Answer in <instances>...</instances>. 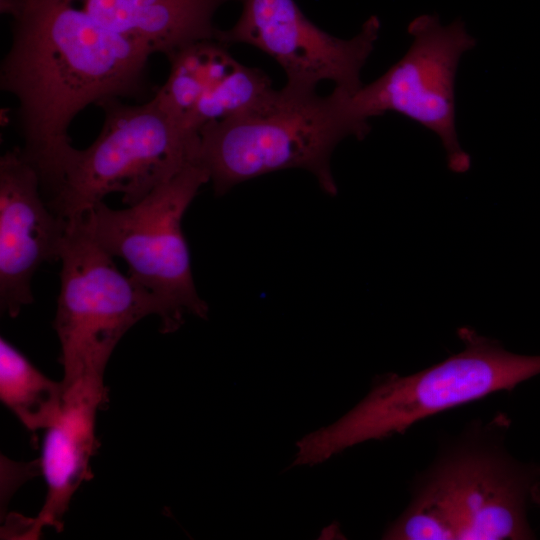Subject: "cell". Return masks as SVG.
Masks as SVG:
<instances>
[{
    "label": "cell",
    "mask_w": 540,
    "mask_h": 540,
    "mask_svg": "<svg viewBox=\"0 0 540 540\" xmlns=\"http://www.w3.org/2000/svg\"><path fill=\"white\" fill-rule=\"evenodd\" d=\"M0 10L12 18L0 88L17 100L20 150L46 196L73 148V119L105 99L145 97L153 53L66 0H0Z\"/></svg>",
    "instance_id": "1"
},
{
    "label": "cell",
    "mask_w": 540,
    "mask_h": 540,
    "mask_svg": "<svg viewBox=\"0 0 540 540\" xmlns=\"http://www.w3.org/2000/svg\"><path fill=\"white\" fill-rule=\"evenodd\" d=\"M510 420L468 423L444 440L411 485L410 501L382 534L388 540H529L528 503L540 463L511 455Z\"/></svg>",
    "instance_id": "2"
},
{
    "label": "cell",
    "mask_w": 540,
    "mask_h": 540,
    "mask_svg": "<svg viewBox=\"0 0 540 540\" xmlns=\"http://www.w3.org/2000/svg\"><path fill=\"white\" fill-rule=\"evenodd\" d=\"M464 348L410 375L377 376L369 393L336 422L296 443L293 465H315L354 445L404 433L438 413L481 400L540 375V355L510 352L473 328L457 331Z\"/></svg>",
    "instance_id": "3"
},
{
    "label": "cell",
    "mask_w": 540,
    "mask_h": 540,
    "mask_svg": "<svg viewBox=\"0 0 540 540\" xmlns=\"http://www.w3.org/2000/svg\"><path fill=\"white\" fill-rule=\"evenodd\" d=\"M349 136L365 138L337 90L320 96L284 86L247 112L203 126L198 162L217 196L244 181L290 168L309 171L325 193L335 196L330 160Z\"/></svg>",
    "instance_id": "4"
},
{
    "label": "cell",
    "mask_w": 540,
    "mask_h": 540,
    "mask_svg": "<svg viewBox=\"0 0 540 540\" xmlns=\"http://www.w3.org/2000/svg\"><path fill=\"white\" fill-rule=\"evenodd\" d=\"M102 128L85 149L72 148L45 199L66 221L80 217L111 193L132 205L186 166L199 163V133L179 124L152 96L138 105L109 98L97 104Z\"/></svg>",
    "instance_id": "5"
},
{
    "label": "cell",
    "mask_w": 540,
    "mask_h": 540,
    "mask_svg": "<svg viewBox=\"0 0 540 540\" xmlns=\"http://www.w3.org/2000/svg\"><path fill=\"white\" fill-rule=\"evenodd\" d=\"M209 175L199 163L124 209L103 201L78 217L92 238L112 257L122 258L128 275L156 302L163 333L179 329L186 316L205 319L206 302L193 280L182 219Z\"/></svg>",
    "instance_id": "6"
},
{
    "label": "cell",
    "mask_w": 540,
    "mask_h": 540,
    "mask_svg": "<svg viewBox=\"0 0 540 540\" xmlns=\"http://www.w3.org/2000/svg\"><path fill=\"white\" fill-rule=\"evenodd\" d=\"M60 291L53 327L61 348L63 389L86 375H102L122 336L148 315L155 300L120 272L79 218L68 221L60 259Z\"/></svg>",
    "instance_id": "7"
},
{
    "label": "cell",
    "mask_w": 540,
    "mask_h": 540,
    "mask_svg": "<svg viewBox=\"0 0 540 540\" xmlns=\"http://www.w3.org/2000/svg\"><path fill=\"white\" fill-rule=\"evenodd\" d=\"M407 32L411 45L384 74L352 94L336 90L365 136L370 118L398 113L433 132L445 150L448 168L465 173L471 157L457 134L455 82L459 62L476 40L462 20L443 25L435 14L414 17Z\"/></svg>",
    "instance_id": "8"
},
{
    "label": "cell",
    "mask_w": 540,
    "mask_h": 540,
    "mask_svg": "<svg viewBox=\"0 0 540 540\" xmlns=\"http://www.w3.org/2000/svg\"><path fill=\"white\" fill-rule=\"evenodd\" d=\"M242 12L233 27L217 30L227 46L248 44L272 57L284 70L286 87L316 91L324 80L352 94L363 86L361 71L375 48L380 19L371 15L357 35L341 39L312 23L294 0H241Z\"/></svg>",
    "instance_id": "9"
},
{
    "label": "cell",
    "mask_w": 540,
    "mask_h": 540,
    "mask_svg": "<svg viewBox=\"0 0 540 540\" xmlns=\"http://www.w3.org/2000/svg\"><path fill=\"white\" fill-rule=\"evenodd\" d=\"M68 222L45 200L40 178L20 148L0 158V306L16 317L33 302L31 280L60 259Z\"/></svg>",
    "instance_id": "10"
},
{
    "label": "cell",
    "mask_w": 540,
    "mask_h": 540,
    "mask_svg": "<svg viewBox=\"0 0 540 540\" xmlns=\"http://www.w3.org/2000/svg\"><path fill=\"white\" fill-rule=\"evenodd\" d=\"M103 379L87 375L63 389L59 412L45 429L42 444L40 467L47 494L39 514L26 524V538H36L47 526L61 530L74 493L90 475L96 414L106 395Z\"/></svg>",
    "instance_id": "11"
},
{
    "label": "cell",
    "mask_w": 540,
    "mask_h": 540,
    "mask_svg": "<svg viewBox=\"0 0 540 540\" xmlns=\"http://www.w3.org/2000/svg\"><path fill=\"white\" fill-rule=\"evenodd\" d=\"M103 28L166 57L202 40L215 39L213 16L233 0H66Z\"/></svg>",
    "instance_id": "12"
},
{
    "label": "cell",
    "mask_w": 540,
    "mask_h": 540,
    "mask_svg": "<svg viewBox=\"0 0 540 540\" xmlns=\"http://www.w3.org/2000/svg\"><path fill=\"white\" fill-rule=\"evenodd\" d=\"M167 58L170 63L168 78L153 97L185 127L186 119L202 95L238 61L229 53L228 46L216 39L188 44Z\"/></svg>",
    "instance_id": "13"
},
{
    "label": "cell",
    "mask_w": 540,
    "mask_h": 540,
    "mask_svg": "<svg viewBox=\"0 0 540 540\" xmlns=\"http://www.w3.org/2000/svg\"><path fill=\"white\" fill-rule=\"evenodd\" d=\"M63 386L41 373L5 338L0 339V398L30 431L46 429L57 416Z\"/></svg>",
    "instance_id": "14"
},
{
    "label": "cell",
    "mask_w": 540,
    "mask_h": 540,
    "mask_svg": "<svg viewBox=\"0 0 540 540\" xmlns=\"http://www.w3.org/2000/svg\"><path fill=\"white\" fill-rule=\"evenodd\" d=\"M270 78L260 69L239 62L199 99L185 127L199 133L207 123L247 112L273 92Z\"/></svg>",
    "instance_id": "15"
},
{
    "label": "cell",
    "mask_w": 540,
    "mask_h": 540,
    "mask_svg": "<svg viewBox=\"0 0 540 540\" xmlns=\"http://www.w3.org/2000/svg\"><path fill=\"white\" fill-rule=\"evenodd\" d=\"M531 501L540 506V479L533 489Z\"/></svg>",
    "instance_id": "16"
}]
</instances>
